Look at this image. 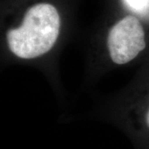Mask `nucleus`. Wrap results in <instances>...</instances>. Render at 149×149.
Segmentation results:
<instances>
[{"label": "nucleus", "instance_id": "nucleus-3", "mask_svg": "<svg viewBox=\"0 0 149 149\" xmlns=\"http://www.w3.org/2000/svg\"><path fill=\"white\" fill-rule=\"evenodd\" d=\"M128 5L136 11H141L148 5L149 0H125Z\"/></svg>", "mask_w": 149, "mask_h": 149}, {"label": "nucleus", "instance_id": "nucleus-4", "mask_svg": "<svg viewBox=\"0 0 149 149\" xmlns=\"http://www.w3.org/2000/svg\"><path fill=\"white\" fill-rule=\"evenodd\" d=\"M146 123H147L148 127L149 128V109H148V113H147V116H146Z\"/></svg>", "mask_w": 149, "mask_h": 149}, {"label": "nucleus", "instance_id": "nucleus-1", "mask_svg": "<svg viewBox=\"0 0 149 149\" xmlns=\"http://www.w3.org/2000/svg\"><path fill=\"white\" fill-rule=\"evenodd\" d=\"M60 26V16L53 5L32 6L25 13L21 26L7 32L8 47L17 57H38L52 48L58 37Z\"/></svg>", "mask_w": 149, "mask_h": 149}, {"label": "nucleus", "instance_id": "nucleus-2", "mask_svg": "<svg viewBox=\"0 0 149 149\" xmlns=\"http://www.w3.org/2000/svg\"><path fill=\"white\" fill-rule=\"evenodd\" d=\"M108 47L112 61L126 64L146 47L145 33L139 20L133 16L123 17L109 32Z\"/></svg>", "mask_w": 149, "mask_h": 149}]
</instances>
